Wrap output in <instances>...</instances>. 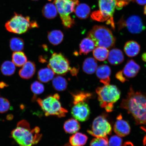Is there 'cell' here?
<instances>
[{"label": "cell", "mask_w": 146, "mask_h": 146, "mask_svg": "<svg viewBox=\"0 0 146 146\" xmlns=\"http://www.w3.org/2000/svg\"><path fill=\"white\" fill-rule=\"evenodd\" d=\"M140 69V66L134 60H131L127 62L122 72L124 76L127 80L128 78L135 77Z\"/></svg>", "instance_id": "5bb4252c"}, {"label": "cell", "mask_w": 146, "mask_h": 146, "mask_svg": "<svg viewBox=\"0 0 146 146\" xmlns=\"http://www.w3.org/2000/svg\"><path fill=\"white\" fill-rule=\"evenodd\" d=\"M108 61L111 64L117 65L123 62L124 56L123 52L118 48L112 49L109 52Z\"/></svg>", "instance_id": "e0dca14e"}, {"label": "cell", "mask_w": 146, "mask_h": 146, "mask_svg": "<svg viewBox=\"0 0 146 146\" xmlns=\"http://www.w3.org/2000/svg\"><path fill=\"white\" fill-rule=\"evenodd\" d=\"M96 45L94 41L88 37L84 38L80 44L79 53L86 55L94 50Z\"/></svg>", "instance_id": "d6986e66"}, {"label": "cell", "mask_w": 146, "mask_h": 146, "mask_svg": "<svg viewBox=\"0 0 146 146\" xmlns=\"http://www.w3.org/2000/svg\"><path fill=\"white\" fill-rule=\"evenodd\" d=\"M115 76L117 79L119 80V81L122 82V83H124V82L125 81H128L123 76L122 70L120 71L119 72L117 73Z\"/></svg>", "instance_id": "8d00e7d4"}, {"label": "cell", "mask_w": 146, "mask_h": 146, "mask_svg": "<svg viewBox=\"0 0 146 146\" xmlns=\"http://www.w3.org/2000/svg\"><path fill=\"white\" fill-rule=\"evenodd\" d=\"M137 3L139 4L143 5L146 4V0H136Z\"/></svg>", "instance_id": "74e56055"}, {"label": "cell", "mask_w": 146, "mask_h": 146, "mask_svg": "<svg viewBox=\"0 0 146 146\" xmlns=\"http://www.w3.org/2000/svg\"><path fill=\"white\" fill-rule=\"evenodd\" d=\"M47 37L51 44L56 46L62 42L64 34L61 31L54 30L48 33Z\"/></svg>", "instance_id": "cb8c5ba5"}, {"label": "cell", "mask_w": 146, "mask_h": 146, "mask_svg": "<svg viewBox=\"0 0 146 146\" xmlns=\"http://www.w3.org/2000/svg\"><path fill=\"white\" fill-rule=\"evenodd\" d=\"M43 15L48 19H52L57 15L58 11L54 3L46 4L42 9Z\"/></svg>", "instance_id": "d4e9b609"}, {"label": "cell", "mask_w": 146, "mask_h": 146, "mask_svg": "<svg viewBox=\"0 0 146 146\" xmlns=\"http://www.w3.org/2000/svg\"><path fill=\"white\" fill-rule=\"evenodd\" d=\"M5 86V84L3 83V82H2V83H0V88H3Z\"/></svg>", "instance_id": "b9f144b4"}, {"label": "cell", "mask_w": 146, "mask_h": 146, "mask_svg": "<svg viewBox=\"0 0 146 146\" xmlns=\"http://www.w3.org/2000/svg\"><path fill=\"white\" fill-rule=\"evenodd\" d=\"M54 73L48 67L40 69L38 73V78L40 82L46 83L53 79Z\"/></svg>", "instance_id": "603a6c76"}, {"label": "cell", "mask_w": 146, "mask_h": 146, "mask_svg": "<svg viewBox=\"0 0 146 146\" xmlns=\"http://www.w3.org/2000/svg\"><path fill=\"white\" fill-rule=\"evenodd\" d=\"M112 127L105 117L99 116L94 120L90 130H88L89 134L93 136L105 137L112 133Z\"/></svg>", "instance_id": "8fae6325"}, {"label": "cell", "mask_w": 146, "mask_h": 146, "mask_svg": "<svg viewBox=\"0 0 146 146\" xmlns=\"http://www.w3.org/2000/svg\"><path fill=\"white\" fill-rule=\"evenodd\" d=\"M48 67L54 73L59 75H64L72 69L69 60L61 53H54L52 55Z\"/></svg>", "instance_id": "30bf717a"}, {"label": "cell", "mask_w": 146, "mask_h": 146, "mask_svg": "<svg viewBox=\"0 0 146 146\" xmlns=\"http://www.w3.org/2000/svg\"><path fill=\"white\" fill-rule=\"evenodd\" d=\"M36 71L35 64L31 61H27L19 70V74L23 79H29L34 76Z\"/></svg>", "instance_id": "2e32d148"}, {"label": "cell", "mask_w": 146, "mask_h": 146, "mask_svg": "<svg viewBox=\"0 0 146 146\" xmlns=\"http://www.w3.org/2000/svg\"><path fill=\"white\" fill-rule=\"evenodd\" d=\"M130 127L129 124L123 119L121 114L118 116L114 126L115 133L119 137H123L127 135L130 132Z\"/></svg>", "instance_id": "4fadbf2b"}, {"label": "cell", "mask_w": 146, "mask_h": 146, "mask_svg": "<svg viewBox=\"0 0 146 146\" xmlns=\"http://www.w3.org/2000/svg\"><path fill=\"white\" fill-rule=\"evenodd\" d=\"M109 141L107 136L98 137L92 140L90 146H108Z\"/></svg>", "instance_id": "d6a6232c"}, {"label": "cell", "mask_w": 146, "mask_h": 146, "mask_svg": "<svg viewBox=\"0 0 146 146\" xmlns=\"http://www.w3.org/2000/svg\"><path fill=\"white\" fill-rule=\"evenodd\" d=\"M87 36L94 41L96 47L110 48L114 46L116 43V38L111 31L102 25L94 26L88 33Z\"/></svg>", "instance_id": "5b68a950"}, {"label": "cell", "mask_w": 146, "mask_h": 146, "mask_svg": "<svg viewBox=\"0 0 146 146\" xmlns=\"http://www.w3.org/2000/svg\"><path fill=\"white\" fill-rule=\"evenodd\" d=\"M96 75L101 83L105 85L110 84L111 74L110 67L106 65H102L98 67L96 71Z\"/></svg>", "instance_id": "9a60e30c"}, {"label": "cell", "mask_w": 146, "mask_h": 146, "mask_svg": "<svg viewBox=\"0 0 146 146\" xmlns=\"http://www.w3.org/2000/svg\"><path fill=\"white\" fill-rule=\"evenodd\" d=\"M120 107L132 115L136 124L146 126V95L135 91L131 87L126 98L122 100Z\"/></svg>", "instance_id": "6da1fadb"}, {"label": "cell", "mask_w": 146, "mask_h": 146, "mask_svg": "<svg viewBox=\"0 0 146 146\" xmlns=\"http://www.w3.org/2000/svg\"><path fill=\"white\" fill-rule=\"evenodd\" d=\"M52 85L55 90L59 91H62L67 89L68 83L65 78L62 76H58L53 79Z\"/></svg>", "instance_id": "83f0119b"}, {"label": "cell", "mask_w": 146, "mask_h": 146, "mask_svg": "<svg viewBox=\"0 0 146 146\" xmlns=\"http://www.w3.org/2000/svg\"><path fill=\"white\" fill-rule=\"evenodd\" d=\"M38 27L36 22L31 21L28 16L25 17L17 13L5 25V28L9 32L18 34L25 33L29 29Z\"/></svg>", "instance_id": "9c48e42d"}, {"label": "cell", "mask_w": 146, "mask_h": 146, "mask_svg": "<svg viewBox=\"0 0 146 146\" xmlns=\"http://www.w3.org/2000/svg\"><path fill=\"white\" fill-rule=\"evenodd\" d=\"M123 140L118 136H113L109 140V146H121Z\"/></svg>", "instance_id": "e575fe53"}, {"label": "cell", "mask_w": 146, "mask_h": 146, "mask_svg": "<svg viewBox=\"0 0 146 146\" xmlns=\"http://www.w3.org/2000/svg\"><path fill=\"white\" fill-rule=\"evenodd\" d=\"M1 69L2 73L4 75L11 76L15 72V65L13 62L7 61L2 64Z\"/></svg>", "instance_id": "f546056e"}, {"label": "cell", "mask_w": 146, "mask_h": 146, "mask_svg": "<svg viewBox=\"0 0 146 146\" xmlns=\"http://www.w3.org/2000/svg\"><path fill=\"white\" fill-rule=\"evenodd\" d=\"M98 66L97 62L96 59L92 57H89L84 61L82 68L85 73L92 74L96 72Z\"/></svg>", "instance_id": "44dd1931"}, {"label": "cell", "mask_w": 146, "mask_h": 146, "mask_svg": "<svg viewBox=\"0 0 146 146\" xmlns=\"http://www.w3.org/2000/svg\"><path fill=\"white\" fill-rule=\"evenodd\" d=\"M144 13L146 15V5L144 8Z\"/></svg>", "instance_id": "7bdbcfd3"}, {"label": "cell", "mask_w": 146, "mask_h": 146, "mask_svg": "<svg viewBox=\"0 0 146 146\" xmlns=\"http://www.w3.org/2000/svg\"><path fill=\"white\" fill-rule=\"evenodd\" d=\"M12 62L16 66L21 67L26 63L27 58L24 53L21 51L15 52L12 55Z\"/></svg>", "instance_id": "f1b7e54d"}, {"label": "cell", "mask_w": 146, "mask_h": 146, "mask_svg": "<svg viewBox=\"0 0 146 146\" xmlns=\"http://www.w3.org/2000/svg\"><path fill=\"white\" fill-rule=\"evenodd\" d=\"M63 146H72L70 145H69L68 144H67L66 145H65Z\"/></svg>", "instance_id": "ee69618b"}, {"label": "cell", "mask_w": 146, "mask_h": 146, "mask_svg": "<svg viewBox=\"0 0 146 146\" xmlns=\"http://www.w3.org/2000/svg\"><path fill=\"white\" fill-rule=\"evenodd\" d=\"M31 90L35 95L41 94L44 91V87L42 84L36 81L33 83L31 86Z\"/></svg>", "instance_id": "1f68e13d"}, {"label": "cell", "mask_w": 146, "mask_h": 146, "mask_svg": "<svg viewBox=\"0 0 146 146\" xmlns=\"http://www.w3.org/2000/svg\"><path fill=\"white\" fill-rule=\"evenodd\" d=\"M99 11L93 13L92 19L100 22L107 21V23L110 25L114 30L115 26L113 16L116 8V0H98Z\"/></svg>", "instance_id": "52a82bcc"}, {"label": "cell", "mask_w": 146, "mask_h": 146, "mask_svg": "<svg viewBox=\"0 0 146 146\" xmlns=\"http://www.w3.org/2000/svg\"><path fill=\"white\" fill-rule=\"evenodd\" d=\"M121 146H134L133 144L130 142H125L123 145Z\"/></svg>", "instance_id": "ab89813d"}, {"label": "cell", "mask_w": 146, "mask_h": 146, "mask_svg": "<svg viewBox=\"0 0 146 146\" xmlns=\"http://www.w3.org/2000/svg\"><path fill=\"white\" fill-rule=\"evenodd\" d=\"M33 1H38V0H33Z\"/></svg>", "instance_id": "f6af8a7d"}, {"label": "cell", "mask_w": 146, "mask_h": 146, "mask_svg": "<svg viewBox=\"0 0 146 146\" xmlns=\"http://www.w3.org/2000/svg\"><path fill=\"white\" fill-rule=\"evenodd\" d=\"M54 3L64 26L67 28L73 27L75 21L70 14L74 12L79 0H54Z\"/></svg>", "instance_id": "ba28073f"}, {"label": "cell", "mask_w": 146, "mask_h": 146, "mask_svg": "<svg viewBox=\"0 0 146 146\" xmlns=\"http://www.w3.org/2000/svg\"><path fill=\"white\" fill-rule=\"evenodd\" d=\"M72 94L73 100V106L71 110L72 116L78 121H86L90 114V108L87 100L91 97L92 94L89 92L79 91Z\"/></svg>", "instance_id": "3957f363"}, {"label": "cell", "mask_w": 146, "mask_h": 146, "mask_svg": "<svg viewBox=\"0 0 146 146\" xmlns=\"http://www.w3.org/2000/svg\"><path fill=\"white\" fill-rule=\"evenodd\" d=\"M96 92L100 106L108 112H112L114 104L120 96V92L117 87L114 85H104L97 88Z\"/></svg>", "instance_id": "277c9868"}, {"label": "cell", "mask_w": 146, "mask_h": 146, "mask_svg": "<svg viewBox=\"0 0 146 146\" xmlns=\"http://www.w3.org/2000/svg\"><path fill=\"white\" fill-rule=\"evenodd\" d=\"M140 46L137 42L133 40L127 41L124 47L125 54L129 57H134L139 54Z\"/></svg>", "instance_id": "ac0fdd59"}, {"label": "cell", "mask_w": 146, "mask_h": 146, "mask_svg": "<svg viewBox=\"0 0 146 146\" xmlns=\"http://www.w3.org/2000/svg\"><path fill=\"white\" fill-rule=\"evenodd\" d=\"M10 46L11 50L14 52L21 51L24 47V42L21 38L14 37L10 40Z\"/></svg>", "instance_id": "4dcf8cb0"}, {"label": "cell", "mask_w": 146, "mask_h": 146, "mask_svg": "<svg viewBox=\"0 0 146 146\" xmlns=\"http://www.w3.org/2000/svg\"><path fill=\"white\" fill-rule=\"evenodd\" d=\"M88 138L86 135L76 132L69 138V143L72 146H83L86 144Z\"/></svg>", "instance_id": "7402d4cb"}, {"label": "cell", "mask_w": 146, "mask_h": 146, "mask_svg": "<svg viewBox=\"0 0 146 146\" xmlns=\"http://www.w3.org/2000/svg\"><path fill=\"white\" fill-rule=\"evenodd\" d=\"M142 59L144 62H146V52L144 53L142 56Z\"/></svg>", "instance_id": "60d3db41"}, {"label": "cell", "mask_w": 146, "mask_h": 146, "mask_svg": "<svg viewBox=\"0 0 146 146\" xmlns=\"http://www.w3.org/2000/svg\"><path fill=\"white\" fill-rule=\"evenodd\" d=\"M40 132L39 127L31 129L28 122L23 120L18 123L11 135L20 146H32L40 141L42 135Z\"/></svg>", "instance_id": "7a4b0ae2"}, {"label": "cell", "mask_w": 146, "mask_h": 146, "mask_svg": "<svg viewBox=\"0 0 146 146\" xmlns=\"http://www.w3.org/2000/svg\"><path fill=\"white\" fill-rule=\"evenodd\" d=\"M124 27H126L129 32L133 34L140 33L145 29L141 18L137 15L131 16L125 21L121 20L120 21L119 30Z\"/></svg>", "instance_id": "7c38bea8"}, {"label": "cell", "mask_w": 146, "mask_h": 146, "mask_svg": "<svg viewBox=\"0 0 146 146\" xmlns=\"http://www.w3.org/2000/svg\"><path fill=\"white\" fill-rule=\"evenodd\" d=\"M142 129H143L144 131H145V132H146V128L145 127H142ZM143 143L144 145L146 146V135L144 137V138L143 139Z\"/></svg>", "instance_id": "f35d334b"}, {"label": "cell", "mask_w": 146, "mask_h": 146, "mask_svg": "<svg viewBox=\"0 0 146 146\" xmlns=\"http://www.w3.org/2000/svg\"><path fill=\"white\" fill-rule=\"evenodd\" d=\"M117 2L116 8L118 10H120L125 5L129 4L131 1L134 0H116Z\"/></svg>", "instance_id": "d590c367"}, {"label": "cell", "mask_w": 146, "mask_h": 146, "mask_svg": "<svg viewBox=\"0 0 146 146\" xmlns=\"http://www.w3.org/2000/svg\"><path fill=\"white\" fill-rule=\"evenodd\" d=\"M63 127L66 132L73 134L79 131L81 126L78 120L75 119L71 118L65 122Z\"/></svg>", "instance_id": "ffe728a7"}, {"label": "cell", "mask_w": 146, "mask_h": 146, "mask_svg": "<svg viewBox=\"0 0 146 146\" xmlns=\"http://www.w3.org/2000/svg\"><path fill=\"white\" fill-rule=\"evenodd\" d=\"M77 17L80 19H86L88 17L90 13V9L85 3L78 4L76 7L74 12Z\"/></svg>", "instance_id": "484cf974"}, {"label": "cell", "mask_w": 146, "mask_h": 146, "mask_svg": "<svg viewBox=\"0 0 146 146\" xmlns=\"http://www.w3.org/2000/svg\"><path fill=\"white\" fill-rule=\"evenodd\" d=\"M60 96L58 94L50 96L43 99H36L46 116H54L59 118L64 117L68 111L62 107L60 101Z\"/></svg>", "instance_id": "8992f818"}, {"label": "cell", "mask_w": 146, "mask_h": 146, "mask_svg": "<svg viewBox=\"0 0 146 146\" xmlns=\"http://www.w3.org/2000/svg\"><path fill=\"white\" fill-rule=\"evenodd\" d=\"M109 52L108 49L106 47L98 46L93 50V56L98 61H104L108 58Z\"/></svg>", "instance_id": "4316f807"}, {"label": "cell", "mask_w": 146, "mask_h": 146, "mask_svg": "<svg viewBox=\"0 0 146 146\" xmlns=\"http://www.w3.org/2000/svg\"><path fill=\"white\" fill-rule=\"evenodd\" d=\"M10 107V102L3 98H0V113H3L8 111Z\"/></svg>", "instance_id": "836d02e7"}]
</instances>
